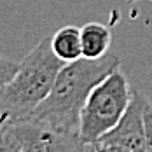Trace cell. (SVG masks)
<instances>
[{
	"mask_svg": "<svg viewBox=\"0 0 152 152\" xmlns=\"http://www.w3.org/2000/svg\"><path fill=\"white\" fill-rule=\"evenodd\" d=\"M115 54H105L98 60L79 58L65 63L56 77L47 98L33 110L31 121L58 131L79 133L80 112L96 84L119 68Z\"/></svg>",
	"mask_w": 152,
	"mask_h": 152,
	"instance_id": "obj_1",
	"label": "cell"
},
{
	"mask_svg": "<svg viewBox=\"0 0 152 152\" xmlns=\"http://www.w3.org/2000/svg\"><path fill=\"white\" fill-rule=\"evenodd\" d=\"M63 65L47 37L21 60L14 77L0 88V110L7 124L30 119L51 93Z\"/></svg>",
	"mask_w": 152,
	"mask_h": 152,
	"instance_id": "obj_2",
	"label": "cell"
},
{
	"mask_svg": "<svg viewBox=\"0 0 152 152\" xmlns=\"http://www.w3.org/2000/svg\"><path fill=\"white\" fill-rule=\"evenodd\" d=\"M133 93L128 77L119 68L96 84L80 112L79 137L88 143H96L121 121L131 103Z\"/></svg>",
	"mask_w": 152,
	"mask_h": 152,
	"instance_id": "obj_3",
	"label": "cell"
},
{
	"mask_svg": "<svg viewBox=\"0 0 152 152\" xmlns=\"http://www.w3.org/2000/svg\"><path fill=\"white\" fill-rule=\"evenodd\" d=\"M0 135L9 137L23 152H94V145L79 133L58 131L31 119L7 124Z\"/></svg>",
	"mask_w": 152,
	"mask_h": 152,
	"instance_id": "obj_4",
	"label": "cell"
},
{
	"mask_svg": "<svg viewBox=\"0 0 152 152\" xmlns=\"http://www.w3.org/2000/svg\"><path fill=\"white\" fill-rule=\"evenodd\" d=\"M145 103L147 98L142 96L138 91H133L131 103L121 117V121L98 142L115 143L129 149L131 152H147L149 149H147V137H145V122H143Z\"/></svg>",
	"mask_w": 152,
	"mask_h": 152,
	"instance_id": "obj_5",
	"label": "cell"
},
{
	"mask_svg": "<svg viewBox=\"0 0 152 152\" xmlns=\"http://www.w3.org/2000/svg\"><path fill=\"white\" fill-rule=\"evenodd\" d=\"M80 40H82V56L89 60H98L108 54L112 33L102 23H88L80 28Z\"/></svg>",
	"mask_w": 152,
	"mask_h": 152,
	"instance_id": "obj_6",
	"label": "cell"
},
{
	"mask_svg": "<svg viewBox=\"0 0 152 152\" xmlns=\"http://www.w3.org/2000/svg\"><path fill=\"white\" fill-rule=\"evenodd\" d=\"M51 46L56 56L65 63L82 58V40L80 28L77 26H63L51 37Z\"/></svg>",
	"mask_w": 152,
	"mask_h": 152,
	"instance_id": "obj_7",
	"label": "cell"
},
{
	"mask_svg": "<svg viewBox=\"0 0 152 152\" xmlns=\"http://www.w3.org/2000/svg\"><path fill=\"white\" fill-rule=\"evenodd\" d=\"M18 66H19V63H16L12 60H7V58H4L0 54V88L4 84H7L14 77V74L18 72Z\"/></svg>",
	"mask_w": 152,
	"mask_h": 152,
	"instance_id": "obj_8",
	"label": "cell"
},
{
	"mask_svg": "<svg viewBox=\"0 0 152 152\" xmlns=\"http://www.w3.org/2000/svg\"><path fill=\"white\" fill-rule=\"evenodd\" d=\"M143 122H145V137H147V149L152 151V103L147 100L143 108ZM147 151V152H149Z\"/></svg>",
	"mask_w": 152,
	"mask_h": 152,
	"instance_id": "obj_9",
	"label": "cell"
},
{
	"mask_svg": "<svg viewBox=\"0 0 152 152\" xmlns=\"http://www.w3.org/2000/svg\"><path fill=\"white\" fill-rule=\"evenodd\" d=\"M94 145V152H131L126 147L115 145V143H103V142H96Z\"/></svg>",
	"mask_w": 152,
	"mask_h": 152,
	"instance_id": "obj_10",
	"label": "cell"
},
{
	"mask_svg": "<svg viewBox=\"0 0 152 152\" xmlns=\"http://www.w3.org/2000/svg\"><path fill=\"white\" fill-rule=\"evenodd\" d=\"M0 149H2V152H23L18 143H14L11 138L5 137V135H0Z\"/></svg>",
	"mask_w": 152,
	"mask_h": 152,
	"instance_id": "obj_11",
	"label": "cell"
},
{
	"mask_svg": "<svg viewBox=\"0 0 152 152\" xmlns=\"http://www.w3.org/2000/svg\"><path fill=\"white\" fill-rule=\"evenodd\" d=\"M5 124H7V121H5V117H4V114H2V110H0V133H2V129L5 128Z\"/></svg>",
	"mask_w": 152,
	"mask_h": 152,
	"instance_id": "obj_12",
	"label": "cell"
},
{
	"mask_svg": "<svg viewBox=\"0 0 152 152\" xmlns=\"http://www.w3.org/2000/svg\"><path fill=\"white\" fill-rule=\"evenodd\" d=\"M126 2H129V4H131V2H137V0H126Z\"/></svg>",
	"mask_w": 152,
	"mask_h": 152,
	"instance_id": "obj_13",
	"label": "cell"
},
{
	"mask_svg": "<svg viewBox=\"0 0 152 152\" xmlns=\"http://www.w3.org/2000/svg\"><path fill=\"white\" fill-rule=\"evenodd\" d=\"M0 152H2V149H0Z\"/></svg>",
	"mask_w": 152,
	"mask_h": 152,
	"instance_id": "obj_14",
	"label": "cell"
},
{
	"mask_svg": "<svg viewBox=\"0 0 152 152\" xmlns=\"http://www.w3.org/2000/svg\"><path fill=\"white\" fill-rule=\"evenodd\" d=\"M149 152H152V151H149Z\"/></svg>",
	"mask_w": 152,
	"mask_h": 152,
	"instance_id": "obj_15",
	"label": "cell"
},
{
	"mask_svg": "<svg viewBox=\"0 0 152 152\" xmlns=\"http://www.w3.org/2000/svg\"><path fill=\"white\" fill-rule=\"evenodd\" d=\"M151 2H152V0H151Z\"/></svg>",
	"mask_w": 152,
	"mask_h": 152,
	"instance_id": "obj_16",
	"label": "cell"
}]
</instances>
